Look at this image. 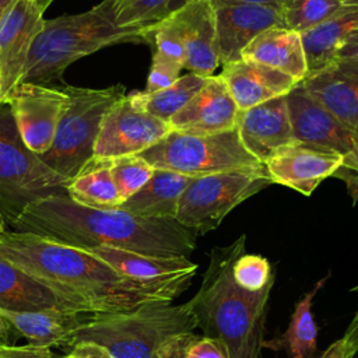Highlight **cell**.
Returning <instances> with one entry per match:
<instances>
[{
    "label": "cell",
    "instance_id": "5b68a950",
    "mask_svg": "<svg viewBox=\"0 0 358 358\" xmlns=\"http://www.w3.org/2000/svg\"><path fill=\"white\" fill-rule=\"evenodd\" d=\"M196 320L189 301L150 302L127 312L90 313L71 331L69 347L78 341H94L113 358H158V351L169 337L193 331Z\"/></svg>",
    "mask_w": 358,
    "mask_h": 358
},
{
    "label": "cell",
    "instance_id": "7402d4cb",
    "mask_svg": "<svg viewBox=\"0 0 358 358\" xmlns=\"http://www.w3.org/2000/svg\"><path fill=\"white\" fill-rule=\"evenodd\" d=\"M14 331L28 344L36 347H69L70 334L90 313L76 309L48 308L41 310L14 312L0 309Z\"/></svg>",
    "mask_w": 358,
    "mask_h": 358
},
{
    "label": "cell",
    "instance_id": "cb8c5ba5",
    "mask_svg": "<svg viewBox=\"0 0 358 358\" xmlns=\"http://www.w3.org/2000/svg\"><path fill=\"white\" fill-rule=\"evenodd\" d=\"M357 29L358 0H343L340 7L324 22L301 34L308 74L319 71L331 63L343 42Z\"/></svg>",
    "mask_w": 358,
    "mask_h": 358
},
{
    "label": "cell",
    "instance_id": "f35d334b",
    "mask_svg": "<svg viewBox=\"0 0 358 358\" xmlns=\"http://www.w3.org/2000/svg\"><path fill=\"white\" fill-rule=\"evenodd\" d=\"M0 358H53L50 348L36 345H0Z\"/></svg>",
    "mask_w": 358,
    "mask_h": 358
},
{
    "label": "cell",
    "instance_id": "d4e9b609",
    "mask_svg": "<svg viewBox=\"0 0 358 358\" xmlns=\"http://www.w3.org/2000/svg\"><path fill=\"white\" fill-rule=\"evenodd\" d=\"M48 308L74 309L50 288L0 256V309L25 312Z\"/></svg>",
    "mask_w": 358,
    "mask_h": 358
},
{
    "label": "cell",
    "instance_id": "44dd1931",
    "mask_svg": "<svg viewBox=\"0 0 358 358\" xmlns=\"http://www.w3.org/2000/svg\"><path fill=\"white\" fill-rule=\"evenodd\" d=\"M88 252L109 264L119 274L145 284L192 280L199 267L185 257H157L110 246L91 248Z\"/></svg>",
    "mask_w": 358,
    "mask_h": 358
},
{
    "label": "cell",
    "instance_id": "60d3db41",
    "mask_svg": "<svg viewBox=\"0 0 358 358\" xmlns=\"http://www.w3.org/2000/svg\"><path fill=\"white\" fill-rule=\"evenodd\" d=\"M336 59H355L358 60V29L352 32L340 46Z\"/></svg>",
    "mask_w": 358,
    "mask_h": 358
},
{
    "label": "cell",
    "instance_id": "484cf974",
    "mask_svg": "<svg viewBox=\"0 0 358 358\" xmlns=\"http://www.w3.org/2000/svg\"><path fill=\"white\" fill-rule=\"evenodd\" d=\"M193 179L178 172L155 169L151 179L119 208L143 217L175 218L179 199Z\"/></svg>",
    "mask_w": 358,
    "mask_h": 358
},
{
    "label": "cell",
    "instance_id": "603a6c76",
    "mask_svg": "<svg viewBox=\"0 0 358 358\" xmlns=\"http://www.w3.org/2000/svg\"><path fill=\"white\" fill-rule=\"evenodd\" d=\"M246 62L260 63L302 81L308 74L301 34L277 27L257 35L241 53Z\"/></svg>",
    "mask_w": 358,
    "mask_h": 358
},
{
    "label": "cell",
    "instance_id": "30bf717a",
    "mask_svg": "<svg viewBox=\"0 0 358 358\" xmlns=\"http://www.w3.org/2000/svg\"><path fill=\"white\" fill-rule=\"evenodd\" d=\"M169 123L138 109L129 94L116 101L105 115L94 145V159L136 155L171 131Z\"/></svg>",
    "mask_w": 358,
    "mask_h": 358
},
{
    "label": "cell",
    "instance_id": "8fae6325",
    "mask_svg": "<svg viewBox=\"0 0 358 358\" xmlns=\"http://www.w3.org/2000/svg\"><path fill=\"white\" fill-rule=\"evenodd\" d=\"M53 0H14L0 18V101L22 81L34 41L43 28V13Z\"/></svg>",
    "mask_w": 358,
    "mask_h": 358
},
{
    "label": "cell",
    "instance_id": "7dc6e473",
    "mask_svg": "<svg viewBox=\"0 0 358 358\" xmlns=\"http://www.w3.org/2000/svg\"><path fill=\"white\" fill-rule=\"evenodd\" d=\"M0 103H1V101H0Z\"/></svg>",
    "mask_w": 358,
    "mask_h": 358
},
{
    "label": "cell",
    "instance_id": "4dcf8cb0",
    "mask_svg": "<svg viewBox=\"0 0 358 358\" xmlns=\"http://www.w3.org/2000/svg\"><path fill=\"white\" fill-rule=\"evenodd\" d=\"M343 0H285L281 6L284 28L303 34L324 22Z\"/></svg>",
    "mask_w": 358,
    "mask_h": 358
},
{
    "label": "cell",
    "instance_id": "7c38bea8",
    "mask_svg": "<svg viewBox=\"0 0 358 358\" xmlns=\"http://www.w3.org/2000/svg\"><path fill=\"white\" fill-rule=\"evenodd\" d=\"M69 96L62 88L21 83L8 95V103L24 144L38 157L52 145Z\"/></svg>",
    "mask_w": 358,
    "mask_h": 358
},
{
    "label": "cell",
    "instance_id": "4316f807",
    "mask_svg": "<svg viewBox=\"0 0 358 358\" xmlns=\"http://www.w3.org/2000/svg\"><path fill=\"white\" fill-rule=\"evenodd\" d=\"M330 273L320 278L315 287L308 291L294 308L287 330L277 338L264 341L263 347L282 350L289 358H315L317 350V326L312 315L313 298L323 288Z\"/></svg>",
    "mask_w": 358,
    "mask_h": 358
},
{
    "label": "cell",
    "instance_id": "52a82bcc",
    "mask_svg": "<svg viewBox=\"0 0 358 358\" xmlns=\"http://www.w3.org/2000/svg\"><path fill=\"white\" fill-rule=\"evenodd\" d=\"M69 183L24 144L10 105L0 103V213L6 224L32 201L66 194Z\"/></svg>",
    "mask_w": 358,
    "mask_h": 358
},
{
    "label": "cell",
    "instance_id": "277c9868",
    "mask_svg": "<svg viewBox=\"0 0 358 358\" xmlns=\"http://www.w3.org/2000/svg\"><path fill=\"white\" fill-rule=\"evenodd\" d=\"M145 43L140 29L122 28L115 21L113 0H102L80 14L45 20L34 41L21 83L45 85L62 78L76 60L117 43Z\"/></svg>",
    "mask_w": 358,
    "mask_h": 358
},
{
    "label": "cell",
    "instance_id": "7bdbcfd3",
    "mask_svg": "<svg viewBox=\"0 0 358 358\" xmlns=\"http://www.w3.org/2000/svg\"><path fill=\"white\" fill-rule=\"evenodd\" d=\"M227 1H241V3H253V4H270V6H281L285 0H227Z\"/></svg>",
    "mask_w": 358,
    "mask_h": 358
},
{
    "label": "cell",
    "instance_id": "ffe728a7",
    "mask_svg": "<svg viewBox=\"0 0 358 358\" xmlns=\"http://www.w3.org/2000/svg\"><path fill=\"white\" fill-rule=\"evenodd\" d=\"M220 77L227 84L239 110L284 96L299 83L273 67L242 59L225 64Z\"/></svg>",
    "mask_w": 358,
    "mask_h": 358
},
{
    "label": "cell",
    "instance_id": "b9f144b4",
    "mask_svg": "<svg viewBox=\"0 0 358 358\" xmlns=\"http://www.w3.org/2000/svg\"><path fill=\"white\" fill-rule=\"evenodd\" d=\"M13 334H17V333L14 331L10 322L0 312V345L11 344V341L15 338V337H13Z\"/></svg>",
    "mask_w": 358,
    "mask_h": 358
},
{
    "label": "cell",
    "instance_id": "ee69618b",
    "mask_svg": "<svg viewBox=\"0 0 358 358\" xmlns=\"http://www.w3.org/2000/svg\"><path fill=\"white\" fill-rule=\"evenodd\" d=\"M187 1L190 0H169V4H168V14L173 13L175 10L180 8L182 6H185Z\"/></svg>",
    "mask_w": 358,
    "mask_h": 358
},
{
    "label": "cell",
    "instance_id": "8d00e7d4",
    "mask_svg": "<svg viewBox=\"0 0 358 358\" xmlns=\"http://www.w3.org/2000/svg\"><path fill=\"white\" fill-rule=\"evenodd\" d=\"M358 292V284L350 289ZM358 352V310L347 326L341 338L330 344L319 358H354Z\"/></svg>",
    "mask_w": 358,
    "mask_h": 358
},
{
    "label": "cell",
    "instance_id": "d6a6232c",
    "mask_svg": "<svg viewBox=\"0 0 358 358\" xmlns=\"http://www.w3.org/2000/svg\"><path fill=\"white\" fill-rule=\"evenodd\" d=\"M158 358H229V354L220 340L185 331L164 341Z\"/></svg>",
    "mask_w": 358,
    "mask_h": 358
},
{
    "label": "cell",
    "instance_id": "f546056e",
    "mask_svg": "<svg viewBox=\"0 0 358 358\" xmlns=\"http://www.w3.org/2000/svg\"><path fill=\"white\" fill-rule=\"evenodd\" d=\"M169 0H113L115 21L122 28L140 29L147 36L151 28L168 15Z\"/></svg>",
    "mask_w": 358,
    "mask_h": 358
},
{
    "label": "cell",
    "instance_id": "f6af8a7d",
    "mask_svg": "<svg viewBox=\"0 0 358 358\" xmlns=\"http://www.w3.org/2000/svg\"><path fill=\"white\" fill-rule=\"evenodd\" d=\"M14 0H0V18L3 17V14L8 10V7L13 4Z\"/></svg>",
    "mask_w": 358,
    "mask_h": 358
},
{
    "label": "cell",
    "instance_id": "3957f363",
    "mask_svg": "<svg viewBox=\"0 0 358 358\" xmlns=\"http://www.w3.org/2000/svg\"><path fill=\"white\" fill-rule=\"evenodd\" d=\"M246 250V236L231 245L215 246L201 285L189 301L196 327L204 336L220 340L229 358H262L264 323L271 289L250 294L235 285L231 267Z\"/></svg>",
    "mask_w": 358,
    "mask_h": 358
},
{
    "label": "cell",
    "instance_id": "6da1fadb",
    "mask_svg": "<svg viewBox=\"0 0 358 358\" xmlns=\"http://www.w3.org/2000/svg\"><path fill=\"white\" fill-rule=\"evenodd\" d=\"M0 256L85 313L127 312L150 302H172L192 282H138L88 250L25 232L6 231L0 238Z\"/></svg>",
    "mask_w": 358,
    "mask_h": 358
},
{
    "label": "cell",
    "instance_id": "5bb4252c",
    "mask_svg": "<svg viewBox=\"0 0 358 358\" xmlns=\"http://www.w3.org/2000/svg\"><path fill=\"white\" fill-rule=\"evenodd\" d=\"M285 99L295 141L341 155L358 144V136L315 101L301 81L285 95Z\"/></svg>",
    "mask_w": 358,
    "mask_h": 358
},
{
    "label": "cell",
    "instance_id": "f1b7e54d",
    "mask_svg": "<svg viewBox=\"0 0 358 358\" xmlns=\"http://www.w3.org/2000/svg\"><path fill=\"white\" fill-rule=\"evenodd\" d=\"M208 77L187 73L180 76L172 85L155 91H133L129 94L133 105L138 109L169 123L172 116L178 113L207 83Z\"/></svg>",
    "mask_w": 358,
    "mask_h": 358
},
{
    "label": "cell",
    "instance_id": "d590c367",
    "mask_svg": "<svg viewBox=\"0 0 358 358\" xmlns=\"http://www.w3.org/2000/svg\"><path fill=\"white\" fill-rule=\"evenodd\" d=\"M183 67L175 60L161 55L159 52H152L151 69L147 78V85L144 92H155L172 85L179 77Z\"/></svg>",
    "mask_w": 358,
    "mask_h": 358
},
{
    "label": "cell",
    "instance_id": "83f0119b",
    "mask_svg": "<svg viewBox=\"0 0 358 358\" xmlns=\"http://www.w3.org/2000/svg\"><path fill=\"white\" fill-rule=\"evenodd\" d=\"M66 194L77 204L96 210L119 208L123 203L109 171V159H91L70 180Z\"/></svg>",
    "mask_w": 358,
    "mask_h": 358
},
{
    "label": "cell",
    "instance_id": "ab89813d",
    "mask_svg": "<svg viewBox=\"0 0 358 358\" xmlns=\"http://www.w3.org/2000/svg\"><path fill=\"white\" fill-rule=\"evenodd\" d=\"M62 358H113V355L98 343L78 341L71 347V351Z\"/></svg>",
    "mask_w": 358,
    "mask_h": 358
},
{
    "label": "cell",
    "instance_id": "ba28073f",
    "mask_svg": "<svg viewBox=\"0 0 358 358\" xmlns=\"http://www.w3.org/2000/svg\"><path fill=\"white\" fill-rule=\"evenodd\" d=\"M136 155L145 159L154 169L192 178L263 166L242 145L236 127L215 134L171 130L158 143Z\"/></svg>",
    "mask_w": 358,
    "mask_h": 358
},
{
    "label": "cell",
    "instance_id": "d6986e66",
    "mask_svg": "<svg viewBox=\"0 0 358 358\" xmlns=\"http://www.w3.org/2000/svg\"><path fill=\"white\" fill-rule=\"evenodd\" d=\"M179 28L186 52L185 69L210 77L221 64L215 48V15L213 0H190L168 14Z\"/></svg>",
    "mask_w": 358,
    "mask_h": 358
},
{
    "label": "cell",
    "instance_id": "e0dca14e",
    "mask_svg": "<svg viewBox=\"0 0 358 358\" xmlns=\"http://www.w3.org/2000/svg\"><path fill=\"white\" fill-rule=\"evenodd\" d=\"M238 106L220 74L210 76L199 92L169 120L172 130L215 134L236 127Z\"/></svg>",
    "mask_w": 358,
    "mask_h": 358
},
{
    "label": "cell",
    "instance_id": "e575fe53",
    "mask_svg": "<svg viewBox=\"0 0 358 358\" xmlns=\"http://www.w3.org/2000/svg\"><path fill=\"white\" fill-rule=\"evenodd\" d=\"M147 43H152L154 50L175 60L185 69L186 52L182 42V36L179 28L169 15H166L164 20H161L151 28L147 36Z\"/></svg>",
    "mask_w": 358,
    "mask_h": 358
},
{
    "label": "cell",
    "instance_id": "2e32d148",
    "mask_svg": "<svg viewBox=\"0 0 358 358\" xmlns=\"http://www.w3.org/2000/svg\"><path fill=\"white\" fill-rule=\"evenodd\" d=\"M301 85L358 136V60L334 59L319 71L308 74Z\"/></svg>",
    "mask_w": 358,
    "mask_h": 358
},
{
    "label": "cell",
    "instance_id": "ac0fdd59",
    "mask_svg": "<svg viewBox=\"0 0 358 358\" xmlns=\"http://www.w3.org/2000/svg\"><path fill=\"white\" fill-rule=\"evenodd\" d=\"M343 155L295 141L278 151L264 165L273 183L310 196L341 162Z\"/></svg>",
    "mask_w": 358,
    "mask_h": 358
},
{
    "label": "cell",
    "instance_id": "836d02e7",
    "mask_svg": "<svg viewBox=\"0 0 358 358\" xmlns=\"http://www.w3.org/2000/svg\"><path fill=\"white\" fill-rule=\"evenodd\" d=\"M109 171L124 201L151 179L155 169L138 155H124L109 159Z\"/></svg>",
    "mask_w": 358,
    "mask_h": 358
},
{
    "label": "cell",
    "instance_id": "bcb514c9",
    "mask_svg": "<svg viewBox=\"0 0 358 358\" xmlns=\"http://www.w3.org/2000/svg\"><path fill=\"white\" fill-rule=\"evenodd\" d=\"M4 232H6V220H4V217L0 213V238L3 236Z\"/></svg>",
    "mask_w": 358,
    "mask_h": 358
},
{
    "label": "cell",
    "instance_id": "4fadbf2b",
    "mask_svg": "<svg viewBox=\"0 0 358 358\" xmlns=\"http://www.w3.org/2000/svg\"><path fill=\"white\" fill-rule=\"evenodd\" d=\"M215 48L222 66L241 60L242 50L262 32L284 27L278 6L213 0Z\"/></svg>",
    "mask_w": 358,
    "mask_h": 358
},
{
    "label": "cell",
    "instance_id": "7a4b0ae2",
    "mask_svg": "<svg viewBox=\"0 0 358 358\" xmlns=\"http://www.w3.org/2000/svg\"><path fill=\"white\" fill-rule=\"evenodd\" d=\"M11 231L34 234L88 250L110 246L157 257H185L197 248L196 232L172 217H143L122 208L96 210L67 194L32 201L10 224Z\"/></svg>",
    "mask_w": 358,
    "mask_h": 358
},
{
    "label": "cell",
    "instance_id": "9a60e30c",
    "mask_svg": "<svg viewBox=\"0 0 358 358\" xmlns=\"http://www.w3.org/2000/svg\"><path fill=\"white\" fill-rule=\"evenodd\" d=\"M236 130L246 151L266 165L278 151L295 143L285 95L238 110Z\"/></svg>",
    "mask_w": 358,
    "mask_h": 358
},
{
    "label": "cell",
    "instance_id": "9c48e42d",
    "mask_svg": "<svg viewBox=\"0 0 358 358\" xmlns=\"http://www.w3.org/2000/svg\"><path fill=\"white\" fill-rule=\"evenodd\" d=\"M271 183L264 165L194 178L179 199L175 218L197 236L206 235L236 206Z\"/></svg>",
    "mask_w": 358,
    "mask_h": 358
},
{
    "label": "cell",
    "instance_id": "8992f818",
    "mask_svg": "<svg viewBox=\"0 0 358 358\" xmlns=\"http://www.w3.org/2000/svg\"><path fill=\"white\" fill-rule=\"evenodd\" d=\"M69 102L50 148L39 158L52 171L71 180L92 159L101 123L112 105L126 95L123 84L108 88L63 85Z\"/></svg>",
    "mask_w": 358,
    "mask_h": 358
},
{
    "label": "cell",
    "instance_id": "1f68e13d",
    "mask_svg": "<svg viewBox=\"0 0 358 358\" xmlns=\"http://www.w3.org/2000/svg\"><path fill=\"white\" fill-rule=\"evenodd\" d=\"M231 275L236 287L250 294L273 289L275 282V271L270 262L262 255L248 253L246 250L234 260Z\"/></svg>",
    "mask_w": 358,
    "mask_h": 358
},
{
    "label": "cell",
    "instance_id": "74e56055",
    "mask_svg": "<svg viewBox=\"0 0 358 358\" xmlns=\"http://www.w3.org/2000/svg\"><path fill=\"white\" fill-rule=\"evenodd\" d=\"M345 183L348 196L358 203V144L343 155L340 165L331 175Z\"/></svg>",
    "mask_w": 358,
    "mask_h": 358
}]
</instances>
